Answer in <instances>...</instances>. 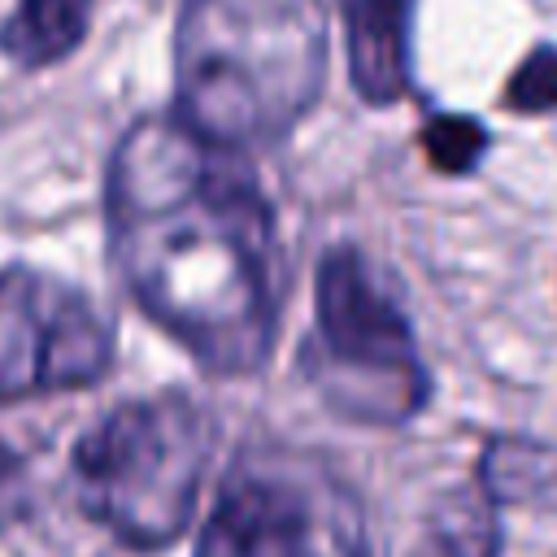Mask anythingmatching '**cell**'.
<instances>
[{"mask_svg": "<svg viewBox=\"0 0 557 557\" xmlns=\"http://www.w3.org/2000/svg\"><path fill=\"white\" fill-rule=\"evenodd\" d=\"M500 104L522 117L557 109V48L553 44H540L518 61V70L509 74V83L500 91Z\"/></svg>", "mask_w": 557, "mask_h": 557, "instance_id": "obj_10", "label": "cell"}, {"mask_svg": "<svg viewBox=\"0 0 557 557\" xmlns=\"http://www.w3.org/2000/svg\"><path fill=\"white\" fill-rule=\"evenodd\" d=\"M422 148H426V161L440 170V174H466L479 165L483 148H487V131L479 117H466V113H440L426 122L422 131Z\"/></svg>", "mask_w": 557, "mask_h": 557, "instance_id": "obj_9", "label": "cell"}, {"mask_svg": "<svg viewBox=\"0 0 557 557\" xmlns=\"http://www.w3.org/2000/svg\"><path fill=\"white\" fill-rule=\"evenodd\" d=\"M17 509V461L9 457V448L0 444V522Z\"/></svg>", "mask_w": 557, "mask_h": 557, "instance_id": "obj_11", "label": "cell"}, {"mask_svg": "<svg viewBox=\"0 0 557 557\" xmlns=\"http://www.w3.org/2000/svg\"><path fill=\"white\" fill-rule=\"evenodd\" d=\"M300 370L348 422L400 426L431 392L400 305L374 283L357 248H331L313 274V331Z\"/></svg>", "mask_w": 557, "mask_h": 557, "instance_id": "obj_4", "label": "cell"}, {"mask_svg": "<svg viewBox=\"0 0 557 557\" xmlns=\"http://www.w3.org/2000/svg\"><path fill=\"white\" fill-rule=\"evenodd\" d=\"M87 13L91 0H17L0 26V48L26 70L65 61L87 35Z\"/></svg>", "mask_w": 557, "mask_h": 557, "instance_id": "obj_8", "label": "cell"}, {"mask_svg": "<svg viewBox=\"0 0 557 557\" xmlns=\"http://www.w3.org/2000/svg\"><path fill=\"white\" fill-rule=\"evenodd\" d=\"M196 557H370L357 496L309 453L252 448L226 474Z\"/></svg>", "mask_w": 557, "mask_h": 557, "instance_id": "obj_5", "label": "cell"}, {"mask_svg": "<svg viewBox=\"0 0 557 557\" xmlns=\"http://www.w3.org/2000/svg\"><path fill=\"white\" fill-rule=\"evenodd\" d=\"M322 0H183L174 26V117L244 152L283 139L322 96Z\"/></svg>", "mask_w": 557, "mask_h": 557, "instance_id": "obj_2", "label": "cell"}, {"mask_svg": "<svg viewBox=\"0 0 557 557\" xmlns=\"http://www.w3.org/2000/svg\"><path fill=\"white\" fill-rule=\"evenodd\" d=\"M209 457L213 422L196 400L165 392L117 405L74 444L78 505L131 548H170L191 527Z\"/></svg>", "mask_w": 557, "mask_h": 557, "instance_id": "obj_3", "label": "cell"}, {"mask_svg": "<svg viewBox=\"0 0 557 557\" xmlns=\"http://www.w3.org/2000/svg\"><path fill=\"white\" fill-rule=\"evenodd\" d=\"M113 366V326L87 292L35 265L0 270V400L91 387Z\"/></svg>", "mask_w": 557, "mask_h": 557, "instance_id": "obj_6", "label": "cell"}, {"mask_svg": "<svg viewBox=\"0 0 557 557\" xmlns=\"http://www.w3.org/2000/svg\"><path fill=\"white\" fill-rule=\"evenodd\" d=\"M109 248L139 309L213 374L270 361L283 318V248L244 152L174 113L135 122L109 161Z\"/></svg>", "mask_w": 557, "mask_h": 557, "instance_id": "obj_1", "label": "cell"}, {"mask_svg": "<svg viewBox=\"0 0 557 557\" xmlns=\"http://www.w3.org/2000/svg\"><path fill=\"white\" fill-rule=\"evenodd\" d=\"M348 74L366 104H396L409 83V26L413 0H339Z\"/></svg>", "mask_w": 557, "mask_h": 557, "instance_id": "obj_7", "label": "cell"}]
</instances>
